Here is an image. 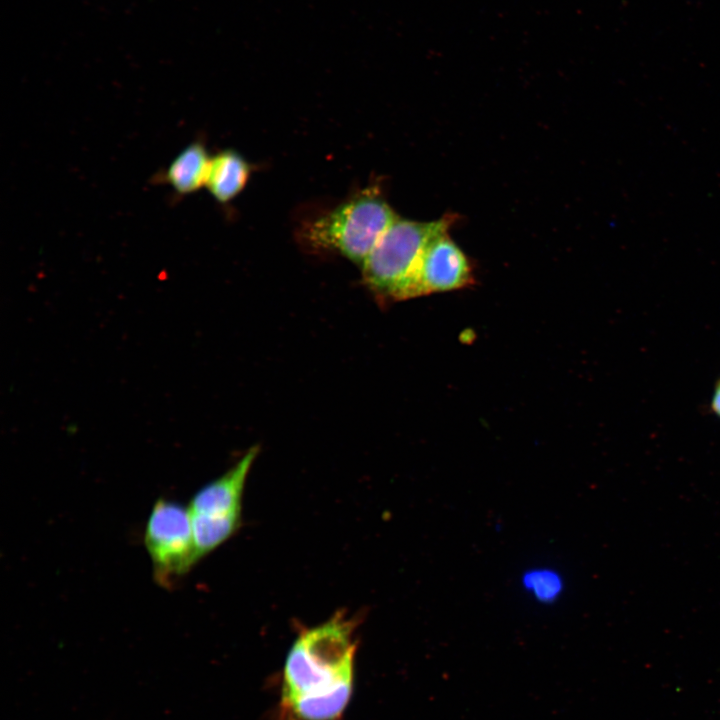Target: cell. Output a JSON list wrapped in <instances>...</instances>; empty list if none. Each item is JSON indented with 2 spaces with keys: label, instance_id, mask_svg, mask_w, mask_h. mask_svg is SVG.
Listing matches in <instances>:
<instances>
[{
  "label": "cell",
  "instance_id": "7a4b0ae2",
  "mask_svg": "<svg viewBox=\"0 0 720 720\" xmlns=\"http://www.w3.org/2000/svg\"><path fill=\"white\" fill-rule=\"evenodd\" d=\"M455 215L419 222L397 217L361 266L367 286L386 300L401 301L423 251L437 234L449 230Z\"/></svg>",
  "mask_w": 720,
  "mask_h": 720
},
{
  "label": "cell",
  "instance_id": "277c9868",
  "mask_svg": "<svg viewBox=\"0 0 720 720\" xmlns=\"http://www.w3.org/2000/svg\"><path fill=\"white\" fill-rule=\"evenodd\" d=\"M144 544L154 579L166 588L174 585L198 562L189 508L158 499L147 519Z\"/></svg>",
  "mask_w": 720,
  "mask_h": 720
},
{
  "label": "cell",
  "instance_id": "30bf717a",
  "mask_svg": "<svg viewBox=\"0 0 720 720\" xmlns=\"http://www.w3.org/2000/svg\"><path fill=\"white\" fill-rule=\"evenodd\" d=\"M523 586L536 600L551 602L556 600L563 589L560 575L549 568H536L523 576Z\"/></svg>",
  "mask_w": 720,
  "mask_h": 720
},
{
  "label": "cell",
  "instance_id": "52a82bcc",
  "mask_svg": "<svg viewBox=\"0 0 720 720\" xmlns=\"http://www.w3.org/2000/svg\"><path fill=\"white\" fill-rule=\"evenodd\" d=\"M210 160L205 145L192 142L172 160L160 178L178 195H189L205 186Z\"/></svg>",
  "mask_w": 720,
  "mask_h": 720
},
{
  "label": "cell",
  "instance_id": "9c48e42d",
  "mask_svg": "<svg viewBox=\"0 0 720 720\" xmlns=\"http://www.w3.org/2000/svg\"><path fill=\"white\" fill-rule=\"evenodd\" d=\"M190 516L198 561L230 538L241 521V513L226 516L190 513Z\"/></svg>",
  "mask_w": 720,
  "mask_h": 720
},
{
  "label": "cell",
  "instance_id": "ba28073f",
  "mask_svg": "<svg viewBox=\"0 0 720 720\" xmlns=\"http://www.w3.org/2000/svg\"><path fill=\"white\" fill-rule=\"evenodd\" d=\"M250 174L247 161L234 150L211 157L205 186L220 203H227L245 187Z\"/></svg>",
  "mask_w": 720,
  "mask_h": 720
},
{
  "label": "cell",
  "instance_id": "5b68a950",
  "mask_svg": "<svg viewBox=\"0 0 720 720\" xmlns=\"http://www.w3.org/2000/svg\"><path fill=\"white\" fill-rule=\"evenodd\" d=\"M448 232L437 234L425 247L403 300L474 285L471 262Z\"/></svg>",
  "mask_w": 720,
  "mask_h": 720
},
{
  "label": "cell",
  "instance_id": "6da1fadb",
  "mask_svg": "<svg viewBox=\"0 0 720 720\" xmlns=\"http://www.w3.org/2000/svg\"><path fill=\"white\" fill-rule=\"evenodd\" d=\"M355 652L354 623L344 616L301 632L285 661L280 706L297 701L348 704Z\"/></svg>",
  "mask_w": 720,
  "mask_h": 720
},
{
  "label": "cell",
  "instance_id": "8992f818",
  "mask_svg": "<svg viewBox=\"0 0 720 720\" xmlns=\"http://www.w3.org/2000/svg\"><path fill=\"white\" fill-rule=\"evenodd\" d=\"M258 447H252L226 473L202 487L191 499L189 512L210 516L241 513V498Z\"/></svg>",
  "mask_w": 720,
  "mask_h": 720
},
{
  "label": "cell",
  "instance_id": "8fae6325",
  "mask_svg": "<svg viewBox=\"0 0 720 720\" xmlns=\"http://www.w3.org/2000/svg\"><path fill=\"white\" fill-rule=\"evenodd\" d=\"M710 409L713 414L720 418V378L715 383Z\"/></svg>",
  "mask_w": 720,
  "mask_h": 720
},
{
  "label": "cell",
  "instance_id": "3957f363",
  "mask_svg": "<svg viewBox=\"0 0 720 720\" xmlns=\"http://www.w3.org/2000/svg\"><path fill=\"white\" fill-rule=\"evenodd\" d=\"M397 217L380 196L365 192L316 219L307 237L313 245L334 250L361 267Z\"/></svg>",
  "mask_w": 720,
  "mask_h": 720
}]
</instances>
